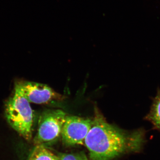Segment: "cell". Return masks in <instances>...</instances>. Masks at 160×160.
Returning <instances> with one entry per match:
<instances>
[{
  "label": "cell",
  "instance_id": "cell-1",
  "mask_svg": "<svg viewBox=\"0 0 160 160\" xmlns=\"http://www.w3.org/2000/svg\"><path fill=\"white\" fill-rule=\"evenodd\" d=\"M139 138L126 135L107 122L97 107L92 125L85 139V144L90 160H111L139 144Z\"/></svg>",
  "mask_w": 160,
  "mask_h": 160
},
{
  "label": "cell",
  "instance_id": "cell-2",
  "mask_svg": "<svg viewBox=\"0 0 160 160\" xmlns=\"http://www.w3.org/2000/svg\"><path fill=\"white\" fill-rule=\"evenodd\" d=\"M5 114L9 125L27 141L31 140L33 114L30 102L17 84L14 94L6 102Z\"/></svg>",
  "mask_w": 160,
  "mask_h": 160
},
{
  "label": "cell",
  "instance_id": "cell-3",
  "mask_svg": "<svg viewBox=\"0 0 160 160\" xmlns=\"http://www.w3.org/2000/svg\"><path fill=\"white\" fill-rule=\"evenodd\" d=\"M67 115L60 109H47L40 115L37 133L34 138L37 145H53L61 137L63 125Z\"/></svg>",
  "mask_w": 160,
  "mask_h": 160
},
{
  "label": "cell",
  "instance_id": "cell-4",
  "mask_svg": "<svg viewBox=\"0 0 160 160\" xmlns=\"http://www.w3.org/2000/svg\"><path fill=\"white\" fill-rule=\"evenodd\" d=\"M92 125L90 119L67 115L61 134L63 144L67 146L83 145Z\"/></svg>",
  "mask_w": 160,
  "mask_h": 160
},
{
  "label": "cell",
  "instance_id": "cell-5",
  "mask_svg": "<svg viewBox=\"0 0 160 160\" xmlns=\"http://www.w3.org/2000/svg\"><path fill=\"white\" fill-rule=\"evenodd\" d=\"M29 102L46 104L55 100H61L63 97L44 84L23 82L17 84Z\"/></svg>",
  "mask_w": 160,
  "mask_h": 160
},
{
  "label": "cell",
  "instance_id": "cell-6",
  "mask_svg": "<svg viewBox=\"0 0 160 160\" xmlns=\"http://www.w3.org/2000/svg\"><path fill=\"white\" fill-rule=\"evenodd\" d=\"M29 160H60L58 156L43 145H37L29 156Z\"/></svg>",
  "mask_w": 160,
  "mask_h": 160
},
{
  "label": "cell",
  "instance_id": "cell-7",
  "mask_svg": "<svg viewBox=\"0 0 160 160\" xmlns=\"http://www.w3.org/2000/svg\"><path fill=\"white\" fill-rule=\"evenodd\" d=\"M150 118L160 129V93L156 98L150 112Z\"/></svg>",
  "mask_w": 160,
  "mask_h": 160
},
{
  "label": "cell",
  "instance_id": "cell-8",
  "mask_svg": "<svg viewBox=\"0 0 160 160\" xmlns=\"http://www.w3.org/2000/svg\"><path fill=\"white\" fill-rule=\"evenodd\" d=\"M58 157L60 160H89L82 152L60 153Z\"/></svg>",
  "mask_w": 160,
  "mask_h": 160
}]
</instances>
